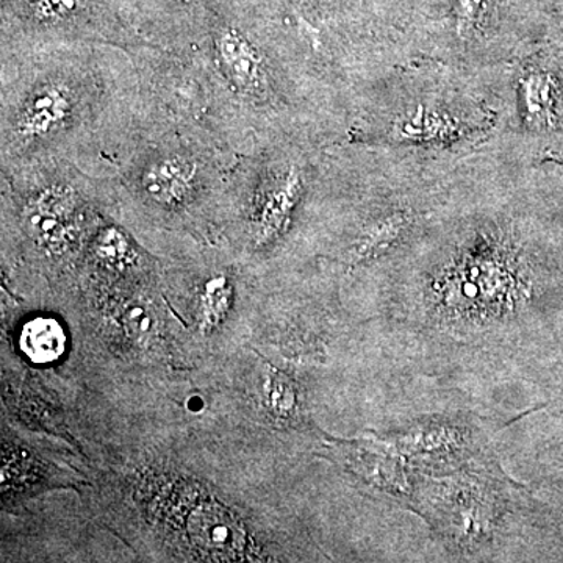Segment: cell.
Returning <instances> with one entry per match:
<instances>
[{
    "label": "cell",
    "instance_id": "6da1fadb",
    "mask_svg": "<svg viewBox=\"0 0 563 563\" xmlns=\"http://www.w3.org/2000/svg\"><path fill=\"white\" fill-rule=\"evenodd\" d=\"M355 143L463 158L495 136L472 73L415 58L354 85Z\"/></svg>",
    "mask_w": 563,
    "mask_h": 563
},
{
    "label": "cell",
    "instance_id": "7a4b0ae2",
    "mask_svg": "<svg viewBox=\"0 0 563 563\" xmlns=\"http://www.w3.org/2000/svg\"><path fill=\"white\" fill-rule=\"evenodd\" d=\"M472 74L495 117L493 140L531 162H563V44Z\"/></svg>",
    "mask_w": 563,
    "mask_h": 563
},
{
    "label": "cell",
    "instance_id": "3957f363",
    "mask_svg": "<svg viewBox=\"0 0 563 563\" xmlns=\"http://www.w3.org/2000/svg\"><path fill=\"white\" fill-rule=\"evenodd\" d=\"M548 43L536 0H444L418 58L466 73L504 65Z\"/></svg>",
    "mask_w": 563,
    "mask_h": 563
},
{
    "label": "cell",
    "instance_id": "277c9868",
    "mask_svg": "<svg viewBox=\"0 0 563 563\" xmlns=\"http://www.w3.org/2000/svg\"><path fill=\"white\" fill-rule=\"evenodd\" d=\"M313 163L291 152L274 163L263 177L252 214V233L257 247L279 242L291 228L299 207L310 191Z\"/></svg>",
    "mask_w": 563,
    "mask_h": 563
},
{
    "label": "cell",
    "instance_id": "5b68a950",
    "mask_svg": "<svg viewBox=\"0 0 563 563\" xmlns=\"http://www.w3.org/2000/svg\"><path fill=\"white\" fill-rule=\"evenodd\" d=\"M218 57L229 79L246 95H274L273 74L263 52L243 33L225 29L217 38Z\"/></svg>",
    "mask_w": 563,
    "mask_h": 563
},
{
    "label": "cell",
    "instance_id": "8992f818",
    "mask_svg": "<svg viewBox=\"0 0 563 563\" xmlns=\"http://www.w3.org/2000/svg\"><path fill=\"white\" fill-rule=\"evenodd\" d=\"M74 96L62 84H46L33 90L22 103L14 131L24 140L41 139L57 131L69 120Z\"/></svg>",
    "mask_w": 563,
    "mask_h": 563
},
{
    "label": "cell",
    "instance_id": "52a82bcc",
    "mask_svg": "<svg viewBox=\"0 0 563 563\" xmlns=\"http://www.w3.org/2000/svg\"><path fill=\"white\" fill-rule=\"evenodd\" d=\"M198 165L185 155H169L147 166L141 188L151 201L165 207L180 206L195 190Z\"/></svg>",
    "mask_w": 563,
    "mask_h": 563
},
{
    "label": "cell",
    "instance_id": "ba28073f",
    "mask_svg": "<svg viewBox=\"0 0 563 563\" xmlns=\"http://www.w3.org/2000/svg\"><path fill=\"white\" fill-rule=\"evenodd\" d=\"M188 536L192 542L199 543L207 550V553L213 555H240L243 554L244 542L243 531L231 515L224 512H196L192 510L188 515Z\"/></svg>",
    "mask_w": 563,
    "mask_h": 563
},
{
    "label": "cell",
    "instance_id": "9c48e42d",
    "mask_svg": "<svg viewBox=\"0 0 563 563\" xmlns=\"http://www.w3.org/2000/svg\"><path fill=\"white\" fill-rule=\"evenodd\" d=\"M20 350L35 365H51L68 350V335L57 318L36 317L22 325Z\"/></svg>",
    "mask_w": 563,
    "mask_h": 563
},
{
    "label": "cell",
    "instance_id": "30bf717a",
    "mask_svg": "<svg viewBox=\"0 0 563 563\" xmlns=\"http://www.w3.org/2000/svg\"><path fill=\"white\" fill-rule=\"evenodd\" d=\"M66 192H47L41 196L29 213V225L36 239L47 244H57L68 236L73 209Z\"/></svg>",
    "mask_w": 563,
    "mask_h": 563
},
{
    "label": "cell",
    "instance_id": "8fae6325",
    "mask_svg": "<svg viewBox=\"0 0 563 563\" xmlns=\"http://www.w3.org/2000/svg\"><path fill=\"white\" fill-rule=\"evenodd\" d=\"M232 299L233 287L228 277L217 276L207 280L199 299L202 328L211 329L220 324L222 318L231 310Z\"/></svg>",
    "mask_w": 563,
    "mask_h": 563
},
{
    "label": "cell",
    "instance_id": "7c38bea8",
    "mask_svg": "<svg viewBox=\"0 0 563 563\" xmlns=\"http://www.w3.org/2000/svg\"><path fill=\"white\" fill-rule=\"evenodd\" d=\"M88 0H33L32 13L41 22L68 20L79 13Z\"/></svg>",
    "mask_w": 563,
    "mask_h": 563
},
{
    "label": "cell",
    "instance_id": "4fadbf2b",
    "mask_svg": "<svg viewBox=\"0 0 563 563\" xmlns=\"http://www.w3.org/2000/svg\"><path fill=\"white\" fill-rule=\"evenodd\" d=\"M548 43L563 44V0H536Z\"/></svg>",
    "mask_w": 563,
    "mask_h": 563
},
{
    "label": "cell",
    "instance_id": "5bb4252c",
    "mask_svg": "<svg viewBox=\"0 0 563 563\" xmlns=\"http://www.w3.org/2000/svg\"><path fill=\"white\" fill-rule=\"evenodd\" d=\"M129 251L131 247H129L128 240L114 229L103 231L96 242V254L107 263H121L128 257Z\"/></svg>",
    "mask_w": 563,
    "mask_h": 563
},
{
    "label": "cell",
    "instance_id": "9a60e30c",
    "mask_svg": "<svg viewBox=\"0 0 563 563\" xmlns=\"http://www.w3.org/2000/svg\"><path fill=\"white\" fill-rule=\"evenodd\" d=\"M272 391H269V398H272L273 410L279 415H288L292 410V406L296 402V393L292 390L288 380L277 379L273 380Z\"/></svg>",
    "mask_w": 563,
    "mask_h": 563
},
{
    "label": "cell",
    "instance_id": "2e32d148",
    "mask_svg": "<svg viewBox=\"0 0 563 563\" xmlns=\"http://www.w3.org/2000/svg\"><path fill=\"white\" fill-rule=\"evenodd\" d=\"M203 401L201 398H198V396H195V398L191 399L190 402H188V409L192 410V412H198L199 409H202Z\"/></svg>",
    "mask_w": 563,
    "mask_h": 563
}]
</instances>
